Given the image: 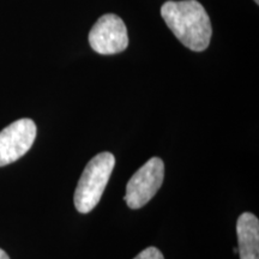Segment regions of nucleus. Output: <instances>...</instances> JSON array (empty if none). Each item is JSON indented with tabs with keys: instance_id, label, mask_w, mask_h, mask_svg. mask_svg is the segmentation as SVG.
<instances>
[{
	"instance_id": "f257e3e1",
	"label": "nucleus",
	"mask_w": 259,
	"mask_h": 259,
	"mask_svg": "<svg viewBox=\"0 0 259 259\" xmlns=\"http://www.w3.org/2000/svg\"><path fill=\"white\" fill-rule=\"evenodd\" d=\"M161 16L178 40L189 50L203 52L209 47L212 35L211 22L199 2H167L162 5Z\"/></svg>"
},
{
	"instance_id": "f03ea898",
	"label": "nucleus",
	"mask_w": 259,
	"mask_h": 259,
	"mask_svg": "<svg viewBox=\"0 0 259 259\" xmlns=\"http://www.w3.org/2000/svg\"><path fill=\"white\" fill-rule=\"evenodd\" d=\"M114 166L115 157L111 153H101L89 161L74 191L77 211L88 213L99 204Z\"/></svg>"
},
{
	"instance_id": "7ed1b4c3",
	"label": "nucleus",
	"mask_w": 259,
	"mask_h": 259,
	"mask_svg": "<svg viewBox=\"0 0 259 259\" xmlns=\"http://www.w3.org/2000/svg\"><path fill=\"white\" fill-rule=\"evenodd\" d=\"M164 163L160 157L150 158L132 176L126 186L124 200L130 209H141L149 203L163 183Z\"/></svg>"
},
{
	"instance_id": "20e7f679",
	"label": "nucleus",
	"mask_w": 259,
	"mask_h": 259,
	"mask_svg": "<svg viewBox=\"0 0 259 259\" xmlns=\"http://www.w3.org/2000/svg\"><path fill=\"white\" fill-rule=\"evenodd\" d=\"M89 44L96 53L102 56L124 52L128 46L127 29L124 21L116 15H103L89 32Z\"/></svg>"
},
{
	"instance_id": "39448f33",
	"label": "nucleus",
	"mask_w": 259,
	"mask_h": 259,
	"mask_svg": "<svg viewBox=\"0 0 259 259\" xmlns=\"http://www.w3.org/2000/svg\"><path fill=\"white\" fill-rule=\"evenodd\" d=\"M36 138V125L23 118L0 131V167L19 160L30 150Z\"/></svg>"
},
{
	"instance_id": "423d86ee",
	"label": "nucleus",
	"mask_w": 259,
	"mask_h": 259,
	"mask_svg": "<svg viewBox=\"0 0 259 259\" xmlns=\"http://www.w3.org/2000/svg\"><path fill=\"white\" fill-rule=\"evenodd\" d=\"M238 234V253L240 259H259V221L251 212L239 216L236 223Z\"/></svg>"
},
{
	"instance_id": "0eeeda50",
	"label": "nucleus",
	"mask_w": 259,
	"mask_h": 259,
	"mask_svg": "<svg viewBox=\"0 0 259 259\" xmlns=\"http://www.w3.org/2000/svg\"><path fill=\"white\" fill-rule=\"evenodd\" d=\"M134 259H164L162 252L156 247H148Z\"/></svg>"
},
{
	"instance_id": "6e6552de",
	"label": "nucleus",
	"mask_w": 259,
	"mask_h": 259,
	"mask_svg": "<svg viewBox=\"0 0 259 259\" xmlns=\"http://www.w3.org/2000/svg\"><path fill=\"white\" fill-rule=\"evenodd\" d=\"M0 259H10L8 253L4 250H2V248H0Z\"/></svg>"
},
{
	"instance_id": "1a4fd4ad",
	"label": "nucleus",
	"mask_w": 259,
	"mask_h": 259,
	"mask_svg": "<svg viewBox=\"0 0 259 259\" xmlns=\"http://www.w3.org/2000/svg\"><path fill=\"white\" fill-rule=\"evenodd\" d=\"M233 252H234V253H235V254H236V253H238V252H239V251H238V248H233Z\"/></svg>"
},
{
	"instance_id": "9d476101",
	"label": "nucleus",
	"mask_w": 259,
	"mask_h": 259,
	"mask_svg": "<svg viewBox=\"0 0 259 259\" xmlns=\"http://www.w3.org/2000/svg\"><path fill=\"white\" fill-rule=\"evenodd\" d=\"M255 2V4H259V0H254Z\"/></svg>"
}]
</instances>
